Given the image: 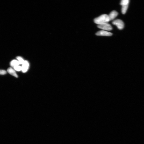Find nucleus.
<instances>
[{
  "label": "nucleus",
  "mask_w": 144,
  "mask_h": 144,
  "mask_svg": "<svg viewBox=\"0 0 144 144\" xmlns=\"http://www.w3.org/2000/svg\"><path fill=\"white\" fill-rule=\"evenodd\" d=\"M7 72L11 75L13 76L16 78H18V76L16 73V72L13 69L11 68H9L7 69Z\"/></svg>",
  "instance_id": "obj_7"
},
{
  "label": "nucleus",
  "mask_w": 144,
  "mask_h": 144,
  "mask_svg": "<svg viewBox=\"0 0 144 144\" xmlns=\"http://www.w3.org/2000/svg\"><path fill=\"white\" fill-rule=\"evenodd\" d=\"M20 64L18 60H13L11 61V65L12 67H14L17 65H19Z\"/></svg>",
  "instance_id": "obj_8"
},
{
  "label": "nucleus",
  "mask_w": 144,
  "mask_h": 144,
  "mask_svg": "<svg viewBox=\"0 0 144 144\" xmlns=\"http://www.w3.org/2000/svg\"><path fill=\"white\" fill-rule=\"evenodd\" d=\"M109 21L108 16L106 14H102L94 20V23L98 25L106 23Z\"/></svg>",
  "instance_id": "obj_1"
},
{
  "label": "nucleus",
  "mask_w": 144,
  "mask_h": 144,
  "mask_svg": "<svg viewBox=\"0 0 144 144\" xmlns=\"http://www.w3.org/2000/svg\"><path fill=\"white\" fill-rule=\"evenodd\" d=\"M6 71L3 70H0V74L4 75L6 74Z\"/></svg>",
  "instance_id": "obj_13"
},
{
  "label": "nucleus",
  "mask_w": 144,
  "mask_h": 144,
  "mask_svg": "<svg viewBox=\"0 0 144 144\" xmlns=\"http://www.w3.org/2000/svg\"><path fill=\"white\" fill-rule=\"evenodd\" d=\"M112 24L116 25L119 29H122L124 27V23L122 20L119 19L115 20L112 22Z\"/></svg>",
  "instance_id": "obj_2"
},
{
  "label": "nucleus",
  "mask_w": 144,
  "mask_h": 144,
  "mask_svg": "<svg viewBox=\"0 0 144 144\" xmlns=\"http://www.w3.org/2000/svg\"><path fill=\"white\" fill-rule=\"evenodd\" d=\"M130 2L129 0H122L121 1L120 4L122 6L128 5Z\"/></svg>",
  "instance_id": "obj_9"
},
{
  "label": "nucleus",
  "mask_w": 144,
  "mask_h": 144,
  "mask_svg": "<svg viewBox=\"0 0 144 144\" xmlns=\"http://www.w3.org/2000/svg\"><path fill=\"white\" fill-rule=\"evenodd\" d=\"M14 68L15 70L17 71H20L22 70V67L17 65L14 67Z\"/></svg>",
  "instance_id": "obj_12"
},
{
  "label": "nucleus",
  "mask_w": 144,
  "mask_h": 144,
  "mask_svg": "<svg viewBox=\"0 0 144 144\" xmlns=\"http://www.w3.org/2000/svg\"><path fill=\"white\" fill-rule=\"evenodd\" d=\"M29 64L28 61L27 60L24 61L22 66V71L23 72H26L29 69Z\"/></svg>",
  "instance_id": "obj_4"
},
{
  "label": "nucleus",
  "mask_w": 144,
  "mask_h": 144,
  "mask_svg": "<svg viewBox=\"0 0 144 144\" xmlns=\"http://www.w3.org/2000/svg\"><path fill=\"white\" fill-rule=\"evenodd\" d=\"M118 13L116 11H114L110 13L109 15H108L110 21L114 20L118 16Z\"/></svg>",
  "instance_id": "obj_6"
},
{
  "label": "nucleus",
  "mask_w": 144,
  "mask_h": 144,
  "mask_svg": "<svg viewBox=\"0 0 144 144\" xmlns=\"http://www.w3.org/2000/svg\"><path fill=\"white\" fill-rule=\"evenodd\" d=\"M128 7V5L122 6V12L123 14H124L126 12Z\"/></svg>",
  "instance_id": "obj_10"
},
{
  "label": "nucleus",
  "mask_w": 144,
  "mask_h": 144,
  "mask_svg": "<svg viewBox=\"0 0 144 144\" xmlns=\"http://www.w3.org/2000/svg\"><path fill=\"white\" fill-rule=\"evenodd\" d=\"M18 61L20 64H22L24 63V59L20 56L17 57V58Z\"/></svg>",
  "instance_id": "obj_11"
},
{
  "label": "nucleus",
  "mask_w": 144,
  "mask_h": 144,
  "mask_svg": "<svg viewBox=\"0 0 144 144\" xmlns=\"http://www.w3.org/2000/svg\"><path fill=\"white\" fill-rule=\"evenodd\" d=\"M97 27L100 29L103 30L110 31L112 29V28L111 25L108 23L98 25Z\"/></svg>",
  "instance_id": "obj_3"
},
{
  "label": "nucleus",
  "mask_w": 144,
  "mask_h": 144,
  "mask_svg": "<svg viewBox=\"0 0 144 144\" xmlns=\"http://www.w3.org/2000/svg\"><path fill=\"white\" fill-rule=\"evenodd\" d=\"M112 34L111 33L103 30L100 31L96 33V35L99 36H111Z\"/></svg>",
  "instance_id": "obj_5"
}]
</instances>
